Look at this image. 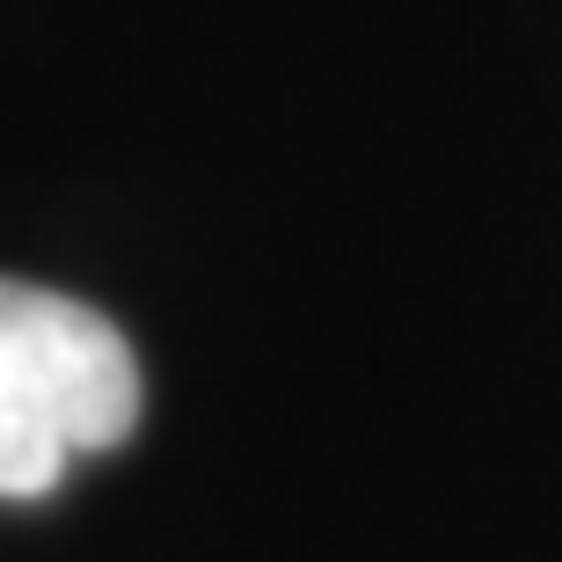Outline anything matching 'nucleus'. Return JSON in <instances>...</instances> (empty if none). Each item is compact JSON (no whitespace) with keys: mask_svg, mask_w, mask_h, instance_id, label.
I'll list each match as a JSON object with an SVG mask.
<instances>
[{"mask_svg":"<svg viewBox=\"0 0 562 562\" xmlns=\"http://www.w3.org/2000/svg\"><path fill=\"white\" fill-rule=\"evenodd\" d=\"M146 380L117 322L0 278V497H44L81 453L125 446Z\"/></svg>","mask_w":562,"mask_h":562,"instance_id":"nucleus-1","label":"nucleus"}]
</instances>
